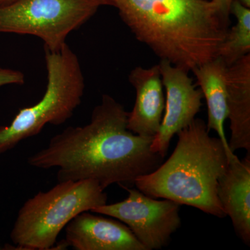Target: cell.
<instances>
[{
    "instance_id": "cell-16",
    "label": "cell",
    "mask_w": 250,
    "mask_h": 250,
    "mask_svg": "<svg viewBox=\"0 0 250 250\" xmlns=\"http://www.w3.org/2000/svg\"><path fill=\"white\" fill-rule=\"evenodd\" d=\"M219 14L227 22L230 23V9L232 0H210Z\"/></svg>"
},
{
    "instance_id": "cell-8",
    "label": "cell",
    "mask_w": 250,
    "mask_h": 250,
    "mask_svg": "<svg viewBox=\"0 0 250 250\" xmlns=\"http://www.w3.org/2000/svg\"><path fill=\"white\" fill-rule=\"evenodd\" d=\"M159 65L166 89L165 109L151 150L164 159L174 135L188 126L200 111L203 95L193 85L187 70L166 60H161Z\"/></svg>"
},
{
    "instance_id": "cell-12",
    "label": "cell",
    "mask_w": 250,
    "mask_h": 250,
    "mask_svg": "<svg viewBox=\"0 0 250 250\" xmlns=\"http://www.w3.org/2000/svg\"><path fill=\"white\" fill-rule=\"evenodd\" d=\"M228 118L231 152L245 149L250 153V54L228 66Z\"/></svg>"
},
{
    "instance_id": "cell-3",
    "label": "cell",
    "mask_w": 250,
    "mask_h": 250,
    "mask_svg": "<svg viewBox=\"0 0 250 250\" xmlns=\"http://www.w3.org/2000/svg\"><path fill=\"white\" fill-rule=\"evenodd\" d=\"M177 136L178 142L169 159L151 173L139 177L135 185L148 196L225 218L217 187L229 163L238 156L231 158L223 141L210 136L200 118H195Z\"/></svg>"
},
{
    "instance_id": "cell-1",
    "label": "cell",
    "mask_w": 250,
    "mask_h": 250,
    "mask_svg": "<svg viewBox=\"0 0 250 250\" xmlns=\"http://www.w3.org/2000/svg\"><path fill=\"white\" fill-rule=\"evenodd\" d=\"M128 113L105 94L88 124L69 126L55 135L28 163L45 170L57 167L58 182L93 180L104 189L113 184H134L164 159L151 150L152 139L128 129Z\"/></svg>"
},
{
    "instance_id": "cell-17",
    "label": "cell",
    "mask_w": 250,
    "mask_h": 250,
    "mask_svg": "<svg viewBox=\"0 0 250 250\" xmlns=\"http://www.w3.org/2000/svg\"><path fill=\"white\" fill-rule=\"evenodd\" d=\"M243 6H246L247 8L250 9V0H237Z\"/></svg>"
},
{
    "instance_id": "cell-9",
    "label": "cell",
    "mask_w": 250,
    "mask_h": 250,
    "mask_svg": "<svg viewBox=\"0 0 250 250\" xmlns=\"http://www.w3.org/2000/svg\"><path fill=\"white\" fill-rule=\"evenodd\" d=\"M66 247L77 250H146L130 229L116 219L84 211L65 227Z\"/></svg>"
},
{
    "instance_id": "cell-2",
    "label": "cell",
    "mask_w": 250,
    "mask_h": 250,
    "mask_svg": "<svg viewBox=\"0 0 250 250\" xmlns=\"http://www.w3.org/2000/svg\"><path fill=\"white\" fill-rule=\"evenodd\" d=\"M136 39L187 71L218 57L229 23L208 0H104Z\"/></svg>"
},
{
    "instance_id": "cell-13",
    "label": "cell",
    "mask_w": 250,
    "mask_h": 250,
    "mask_svg": "<svg viewBox=\"0 0 250 250\" xmlns=\"http://www.w3.org/2000/svg\"><path fill=\"white\" fill-rule=\"evenodd\" d=\"M227 70L228 65L218 57L195 67L192 72L207 102V129L209 131L214 130L219 139L223 141L228 154L231 158H235L237 156L230 149L224 127L225 122L228 118Z\"/></svg>"
},
{
    "instance_id": "cell-10",
    "label": "cell",
    "mask_w": 250,
    "mask_h": 250,
    "mask_svg": "<svg viewBox=\"0 0 250 250\" xmlns=\"http://www.w3.org/2000/svg\"><path fill=\"white\" fill-rule=\"evenodd\" d=\"M129 82L136 90V100L132 111L128 113V129L153 140L160 128L165 109L159 64L148 68L135 67L130 72Z\"/></svg>"
},
{
    "instance_id": "cell-15",
    "label": "cell",
    "mask_w": 250,
    "mask_h": 250,
    "mask_svg": "<svg viewBox=\"0 0 250 250\" xmlns=\"http://www.w3.org/2000/svg\"><path fill=\"white\" fill-rule=\"evenodd\" d=\"M25 75L22 72L14 69L0 66V88L9 85H24Z\"/></svg>"
},
{
    "instance_id": "cell-6",
    "label": "cell",
    "mask_w": 250,
    "mask_h": 250,
    "mask_svg": "<svg viewBox=\"0 0 250 250\" xmlns=\"http://www.w3.org/2000/svg\"><path fill=\"white\" fill-rule=\"evenodd\" d=\"M104 6V0H14L0 6V34L36 36L57 52Z\"/></svg>"
},
{
    "instance_id": "cell-7",
    "label": "cell",
    "mask_w": 250,
    "mask_h": 250,
    "mask_svg": "<svg viewBox=\"0 0 250 250\" xmlns=\"http://www.w3.org/2000/svg\"><path fill=\"white\" fill-rule=\"evenodd\" d=\"M128 197L123 201L107 203L90 210L108 215L126 225L146 250H160L169 244L181 226L179 205L172 200H156L139 189L125 187Z\"/></svg>"
},
{
    "instance_id": "cell-4",
    "label": "cell",
    "mask_w": 250,
    "mask_h": 250,
    "mask_svg": "<svg viewBox=\"0 0 250 250\" xmlns=\"http://www.w3.org/2000/svg\"><path fill=\"white\" fill-rule=\"evenodd\" d=\"M44 53L45 93L35 104L20 110L9 125L0 126V155L40 134L46 125L64 124L82 103L85 79L77 54L67 43L57 52L44 47Z\"/></svg>"
},
{
    "instance_id": "cell-11",
    "label": "cell",
    "mask_w": 250,
    "mask_h": 250,
    "mask_svg": "<svg viewBox=\"0 0 250 250\" xmlns=\"http://www.w3.org/2000/svg\"><path fill=\"white\" fill-rule=\"evenodd\" d=\"M229 163L219 179L217 195L227 216L231 218L237 236L250 245V155Z\"/></svg>"
},
{
    "instance_id": "cell-18",
    "label": "cell",
    "mask_w": 250,
    "mask_h": 250,
    "mask_svg": "<svg viewBox=\"0 0 250 250\" xmlns=\"http://www.w3.org/2000/svg\"><path fill=\"white\" fill-rule=\"evenodd\" d=\"M13 1H14V0H0V6L9 4V3H11Z\"/></svg>"
},
{
    "instance_id": "cell-14",
    "label": "cell",
    "mask_w": 250,
    "mask_h": 250,
    "mask_svg": "<svg viewBox=\"0 0 250 250\" xmlns=\"http://www.w3.org/2000/svg\"><path fill=\"white\" fill-rule=\"evenodd\" d=\"M230 14L235 16L237 22L229 29L218 51V57L228 66L250 54V9L232 0Z\"/></svg>"
},
{
    "instance_id": "cell-5",
    "label": "cell",
    "mask_w": 250,
    "mask_h": 250,
    "mask_svg": "<svg viewBox=\"0 0 250 250\" xmlns=\"http://www.w3.org/2000/svg\"><path fill=\"white\" fill-rule=\"evenodd\" d=\"M105 189L93 180L58 182L29 198L18 213L11 241L18 249H52L62 229L84 211L107 203Z\"/></svg>"
}]
</instances>
